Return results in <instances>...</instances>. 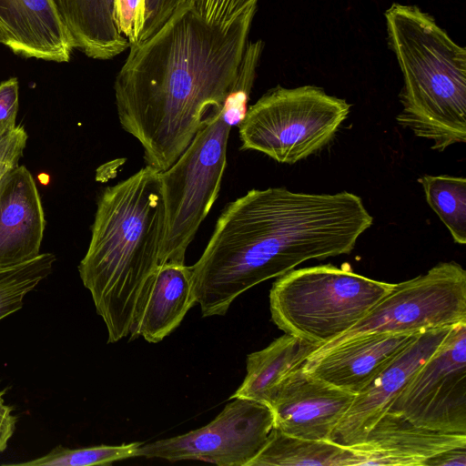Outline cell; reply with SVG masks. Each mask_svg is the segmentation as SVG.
<instances>
[{
	"mask_svg": "<svg viewBox=\"0 0 466 466\" xmlns=\"http://www.w3.org/2000/svg\"><path fill=\"white\" fill-rule=\"evenodd\" d=\"M27 138V133L22 126H16L0 137V177L18 165Z\"/></svg>",
	"mask_w": 466,
	"mask_h": 466,
	"instance_id": "484cf974",
	"label": "cell"
},
{
	"mask_svg": "<svg viewBox=\"0 0 466 466\" xmlns=\"http://www.w3.org/2000/svg\"><path fill=\"white\" fill-rule=\"evenodd\" d=\"M16 418L11 407L5 403L0 391V453L4 451L15 429Z\"/></svg>",
	"mask_w": 466,
	"mask_h": 466,
	"instance_id": "f1b7e54d",
	"label": "cell"
},
{
	"mask_svg": "<svg viewBox=\"0 0 466 466\" xmlns=\"http://www.w3.org/2000/svg\"><path fill=\"white\" fill-rule=\"evenodd\" d=\"M350 110L345 99L318 86H277L248 107L238 123L241 148L295 164L328 145Z\"/></svg>",
	"mask_w": 466,
	"mask_h": 466,
	"instance_id": "52a82bcc",
	"label": "cell"
},
{
	"mask_svg": "<svg viewBox=\"0 0 466 466\" xmlns=\"http://www.w3.org/2000/svg\"><path fill=\"white\" fill-rule=\"evenodd\" d=\"M256 69L242 65L223 106L213 109L184 152L161 173L166 230L163 263H185L187 249L214 205L227 165L231 128L238 125L255 80Z\"/></svg>",
	"mask_w": 466,
	"mask_h": 466,
	"instance_id": "5b68a950",
	"label": "cell"
},
{
	"mask_svg": "<svg viewBox=\"0 0 466 466\" xmlns=\"http://www.w3.org/2000/svg\"><path fill=\"white\" fill-rule=\"evenodd\" d=\"M463 322L466 271L455 261L440 262L424 274L395 284L365 317L313 353L362 334L418 333Z\"/></svg>",
	"mask_w": 466,
	"mask_h": 466,
	"instance_id": "ba28073f",
	"label": "cell"
},
{
	"mask_svg": "<svg viewBox=\"0 0 466 466\" xmlns=\"http://www.w3.org/2000/svg\"><path fill=\"white\" fill-rule=\"evenodd\" d=\"M18 107V81L12 77L0 84V137L16 127Z\"/></svg>",
	"mask_w": 466,
	"mask_h": 466,
	"instance_id": "4316f807",
	"label": "cell"
},
{
	"mask_svg": "<svg viewBox=\"0 0 466 466\" xmlns=\"http://www.w3.org/2000/svg\"><path fill=\"white\" fill-rule=\"evenodd\" d=\"M190 9L204 23L228 29L258 0H186Z\"/></svg>",
	"mask_w": 466,
	"mask_h": 466,
	"instance_id": "cb8c5ba5",
	"label": "cell"
},
{
	"mask_svg": "<svg viewBox=\"0 0 466 466\" xmlns=\"http://www.w3.org/2000/svg\"><path fill=\"white\" fill-rule=\"evenodd\" d=\"M183 1L146 0L145 24L139 41L150 37L159 30Z\"/></svg>",
	"mask_w": 466,
	"mask_h": 466,
	"instance_id": "83f0119b",
	"label": "cell"
},
{
	"mask_svg": "<svg viewBox=\"0 0 466 466\" xmlns=\"http://www.w3.org/2000/svg\"><path fill=\"white\" fill-rule=\"evenodd\" d=\"M318 349L314 344L285 333L263 350L247 357V374L229 400L241 398L270 407L283 381L302 368Z\"/></svg>",
	"mask_w": 466,
	"mask_h": 466,
	"instance_id": "ac0fdd59",
	"label": "cell"
},
{
	"mask_svg": "<svg viewBox=\"0 0 466 466\" xmlns=\"http://www.w3.org/2000/svg\"><path fill=\"white\" fill-rule=\"evenodd\" d=\"M426 201L457 244H466V179L448 175L418 178Z\"/></svg>",
	"mask_w": 466,
	"mask_h": 466,
	"instance_id": "44dd1931",
	"label": "cell"
},
{
	"mask_svg": "<svg viewBox=\"0 0 466 466\" xmlns=\"http://www.w3.org/2000/svg\"><path fill=\"white\" fill-rule=\"evenodd\" d=\"M145 13L146 0H113L115 24L130 46L139 41L145 24Z\"/></svg>",
	"mask_w": 466,
	"mask_h": 466,
	"instance_id": "d4e9b609",
	"label": "cell"
},
{
	"mask_svg": "<svg viewBox=\"0 0 466 466\" xmlns=\"http://www.w3.org/2000/svg\"><path fill=\"white\" fill-rule=\"evenodd\" d=\"M230 400L207 425L178 436L142 443L136 457L248 466L274 428L273 412L269 406L255 400Z\"/></svg>",
	"mask_w": 466,
	"mask_h": 466,
	"instance_id": "9c48e42d",
	"label": "cell"
},
{
	"mask_svg": "<svg viewBox=\"0 0 466 466\" xmlns=\"http://www.w3.org/2000/svg\"><path fill=\"white\" fill-rule=\"evenodd\" d=\"M45 228L36 183L25 166L17 165L0 177V267L39 255Z\"/></svg>",
	"mask_w": 466,
	"mask_h": 466,
	"instance_id": "9a60e30c",
	"label": "cell"
},
{
	"mask_svg": "<svg viewBox=\"0 0 466 466\" xmlns=\"http://www.w3.org/2000/svg\"><path fill=\"white\" fill-rule=\"evenodd\" d=\"M420 333L359 335L311 354L303 369L316 378L356 395Z\"/></svg>",
	"mask_w": 466,
	"mask_h": 466,
	"instance_id": "4fadbf2b",
	"label": "cell"
},
{
	"mask_svg": "<svg viewBox=\"0 0 466 466\" xmlns=\"http://www.w3.org/2000/svg\"><path fill=\"white\" fill-rule=\"evenodd\" d=\"M394 286L331 264L292 269L271 287V319L319 349L365 317Z\"/></svg>",
	"mask_w": 466,
	"mask_h": 466,
	"instance_id": "8992f818",
	"label": "cell"
},
{
	"mask_svg": "<svg viewBox=\"0 0 466 466\" xmlns=\"http://www.w3.org/2000/svg\"><path fill=\"white\" fill-rule=\"evenodd\" d=\"M196 303L191 267L170 262L159 265L141 314L137 338L160 342L180 325Z\"/></svg>",
	"mask_w": 466,
	"mask_h": 466,
	"instance_id": "e0dca14e",
	"label": "cell"
},
{
	"mask_svg": "<svg viewBox=\"0 0 466 466\" xmlns=\"http://www.w3.org/2000/svg\"><path fill=\"white\" fill-rule=\"evenodd\" d=\"M74 48L95 59L112 58L130 45L114 21L113 0H55Z\"/></svg>",
	"mask_w": 466,
	"mask_h": 466,
	"instance_id": "d6986e66",
	"label": "cell"
},
{
	"mask_svg": "<svg viewBox=\"0 0 466 466\" xmlns=\"http://www.w3.org/2000/svg\"><path fill=\"white\" fill-rule=\"evenodd\" d=\"M354 397L302 367L283 381L270 405L274 428L295 437L330 441Z\"/></svg>",
	"mask_w": 466,
	"mask_h": 466,
	"instance_id": "7c38bea8",
	"label": "cell"
},
{
	"mask_svg": "<svg viewBox=\"0 0 466 466\" xmlns=\"http://www.w3.org/2000/svg\"><path fill=\"white\" fill-rule=\"evenodd\" d=\"M385 17L404 81L398 124L437 151L465 143V48L417 6L393 4Z\"/></svg>",
	"mask_w": 466,
	"mask_h": 466,
	"instance_id": "277c9868",
	"label": "cell"
},
{
	"mask_svg": "<svg viewBox=\"0 0 466 466\" xmlns=\"http://www.w3.org/2000/svg\"><path fill=\"white\" fill-rule=\"evenodd\" d=\"M356 456L332 441L288 435L275 428L248 466H355Z\"/></svg>",
	"mask_w": 466,
	"mask_h": 466,
	"instance_id": "ffe728a7",
	"label": "cell"
},
{
	"mask_svg": "<svg viewBox=\"0 0 466 466\" xmlns=\"http://www.w3.org/2000/svg\"><path fill=\"white\" fill-rule=\"evenodd\" d=\"M452 327L420 332L397 357L354 397L333 431L330 441L353 446L390 410L394 400L418 369L442 345Z\"/></svg>",
	"mask_w": 466,
	"mask_h": 466,
	"instance_id": "8fae6325",
	"label": "cell"
},
{
	"mask_svg": "<svg viewBox=\"0 0 466 466\" xmlns=\"http://www.w3.org/2000/svg\"><path fill=\"white\" fill-rule=\"evenodd\" d=\"M166 230L159 170L145 166L99 196L80 279L102 318L107 342L137 330L156 272Z\"/></svg>",
	"mask_w": 466,
	"mask_h": 466,
	"instance_id": "3957f363",
	"label": "cell"
},
{
	"mask_svg": "<svg viewBox=\"0 0 466 466\" xmlns=\"http://www.w3.org/2000/svg\"><path fill=\"white\" fill-rule=\"evenodd\" d=\"M389 410L423 428L466 434V322L453 326Z\"/></svg>",
	"mask_w": 466,
	"mask_h": 466,
	"instance_id": "30bf717a",
	"label": "cell"
},
{
	"mask_svg": "<svg viewBox=\"0 0 466 466\" xmlns=\"http://www.w3.org/2000/svg\"><path fill=\"white\" fill-rule=\"evenodd\" d=\"M56 256L40 253L17 264L0 267V320L23 307L25 297L53 270Z\"/></svg>",
	"mask_w": 466,
	"mask_h": 466,
	"instance_id": "7402d4cb",
	"label": "cell"
},
{
	"mask_svg": "<svg viewBox=\"0 0 466 466\" xmlns=\"http://www.w3.org/2000/svg\"><path fill=\"white\" fill-rule=\"evenodd\" d=\"M373 218L356 194L251 189L221 212L190 266L203 317L223 316L254 286L309 259L350 254Z\"/></svg>",
	"mask_w": 466,
	"mask_h": 466,
	"instance_id": "7a4b0ae2",
	"label": "cell"
},
{
	"mask_svg": "<svg viewBox=\"0 0 466 466\" xmlns=\"http://www.w3.org/2000/svg\"><path fill=\"white\" fill-rule=\"evenodd\" d=\"M426 466H466V447L451 448L429 459Z\"/></svg>",
	"mask_w": 466,
	"mask_h": 466,
	"instance_id": "f546056e",
	"label": "cell"
},
{
	"mask_svg": "<svg viewBox=\"0 0 466 466\" xmlns=\"http://www.w3.org/2000/svg\"><path fill=\"white\" fill-rule=\"evenodd\" d=\"M0 44L55 62H67L74 49L55 0H0Z\"/></svg>",
	"mask_w": 466,
	"mask_h": 466,
	"instance_id": "2e32d148",
	"label": "cell"
},
{
	"mask_svg": "<svg viewBox=\"0 0 466 466\" xmlns=\"http://www.w3.org/2000/svg\"><path fill=\"white\" fill-rule=\"evenodd\" d=\"M457 447H466V434L423 428L390 410L362 442L350 446L356 456L355 466H426L431 457Z\"/></svg>",
	"mask_w": 466,
	"mask_h": 466,
	"instance_id": "5bb4252c",
	"label": "cell"
},
{
	"mask_svg": "<svg viewBox=\"0 0 466 466\" xmlns=\"http://www.w3.org/2000/svg\"><path fill=\"white\" fill-rule=\"evenodd\" d=\"M142 442L120 445H97L69 449L58 445L48 453L31 461L11 463L25 466H93L109 465L115 461L136 457Z\"/></svg>",
	"mask_w": 466,
	"mask_h": 466,
	"instance_id": "603a6c76",
	"label": "cell"
},
{
	"mask_svg": "<svg viewBox=\"0 0 466 466\" xmlns=\"http://www.w3.org/2000/svg\"><path fill=\"white\" fill-rule=\"evenodd\" d=\"M257 5L228 29L200 20L184 0L150 37L131 45L114 84L122 128L147 166L165 171L235 84Z\"/></svg>",
	"mask_w": 466,
	"mask_h": 466,
	"instance_id": "6da1fadb",
	"label": "cell"
}]
</instances>
